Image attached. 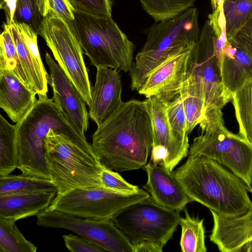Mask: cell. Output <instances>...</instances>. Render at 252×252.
<instances>
[{
    "label": "cell",
    "mask_w": 252,
    "mask_h": 252,
    "mask_svg": "<svg viewBox=\"0 0 252 252\" xmlns=\"http://www.w3.org/2000/svg\"><path fill=\"white\" fill-rule=\"evenodd\" d=\"M228 40L240 46L252 58V15L237 32Z\"/></svg>",
    "instance_id": "74e56055"
},
{
    "label": "cell",
    "mask_w": 252,
    "mask_h": 252,
    "mask_svg": "<svg viewBox=\"0 0 252 252\" xmlns=\"http://www.w3.org/2000/svg\"><path fill=\"white\" fill-rule=\"evenodd\" d=\"M3 27V31L0 36V69H5L13 72L32 89L17 54L9 25L4 23Z\"/></svg>",
    "instance_id": "484cf974"
},
{
    "label": "cell",
    "mask_w": 252,
    "mask_h": 252,
    "mask_svg": "<svg viewBox=\"0 0 252 252\" xmlns=\"http://www.w3.org/2000/svg\"><path fill=\"white\" fill-rule=\"evenodd\" d=\"M227 38H231L252 15V0H223Z\"/></svg>",
    "instance_id": "83f0119b"
},
{
    "label": "cell",
    "mask_w": 252,
    "mask_h": 252,
    "mask_svg": "<svg viewBox=\"0 0 252 252\" xmlns=\"http://www.w3.org/2000/svg\"><path fill=\"white\" fill-rule=\"evenodd\" d=\"M195 46L184 48L162 62L148 75L138 93L146 98L155 96L166 103L172 100L186 80Z\"/></svg>",
    "instance_id": "5bb4252c"
},
{
    "label": "cell",
    "mask_w": 252,
    "mask_h": 252,
    "mask_svg": "<svg viewBox=\"0 0 252 252\" xmlns=\"http://www.w3.org/2000/svg\"><path fill=\"white\" fill-rule=\"evenodd\" d=\"M172 173L192 201L220 216L237 217L252 209L245 183L212 159L189 155Z\"/></svg>",
    "instance_id": "7a4b0ae2"
},
{
    "label": "cell",
    "mask_w": 252,
    "mask_h": 252,
    "mask_svg": "<svg viewBox=\"0 0 252 252\" xmlns=\"http://www.w3.org/2000/svg\"><path fill=\"white\" fill-rule=\"evenodd\" d=\"M186 118L187 133L190 134L194 128L203 120L205 114V103L201 98L181 90L180 94Z\"/></svg>",
    "instance_id": "4dcf8cb0"
},
{
    "label": "cell",
    "mask_w": 252,
    "mask_h": 252,
    "mask_svg": "<svg viewBox=\"0 0 252 252\" xmlns=\"http://www.w3.org/2000/svg\"><path fill=\"white\" fill-rule=\"evenodd\" d=\"M100 180L102 187L115 191L124 193H133L140 189L137 186L129 184L117 172L103 166Z\"/></svg>",
    "instance_id": "e575fe53"
},
{
    "label": "cell",
    "mask_w": 252,
    "mask_h": 252,
    "mask_svg": "<svg viewBox=\"0 0 252 252\" xmlns=\"http://www.w3.org/2000/svg\"><path fill=\"white\" fill-rule=\"evenodd\" d=\"M214 225L210 240L221 252H238L252 241V209L237 217H225L210 211Z\"/></svg>",
    "instance_id": "ac0fdd59"
},
{
    "label": "cell",
    "mask_w": 252,
    "mask_h": 252,
    "mask_svg": "<svg viewBox=\"0 0 252 252\" xmlns=\"http://www.w3.org/2000/svg\"><path fill=\"white\" fill-rule=\"evenodd\" d=\"M54 190L57 189L50 179L22 173L0 176V196Z\"/></svg>",
    "instance_id": "7402d4cb"
},
{
    "label": "cell",
    "mask_w": 252,
    "mask_h": 252,
    "mask_svg": "<svg viewBox=\"0 0 252 252\" xmlns=\"http://www.w3.org/2000/svg\"><path fill=\"white\" fill-rule=\"evenodd\" d=\"M153 145L151 117L145 101L122 105L93 135V149L101 164L117 171L138 169L146 164Z\"/></svg>",
    "instance_id": "6da1fadb"
},
{
    "label": "cell",
    "mask_w": 252,
    "mask_h": 252,
    "mask_svg": "<svg viewBox=\"0 0 252 252\" xmlns=\"http://www.w3.org/2000/svg\"><path fill=\"white\" fill-rule=\"evenodd\" d=\"M44 18L42 0H17L12 21L15 24H25L38 35Z\"/></svg>",
    "instance_id": "f546056e"
},
{
    "label": "cell",
    "mask_w": 252,
    "mask_h": 252,
    "mask_svg": "<svg viewBox=\"0 0 252 252\" xmlns=\"http://www.w3.org/2000/svg\"><path fill=\"white\" fill-rule=\"evenodd\" d=\"M250 192L252 193V184L251 190V191H250Z\"/></svg>",
    "instance_id": "b9f144b4"
},
{
    "label": "cell",
    "mask_w": 252,
    "mask_h": 252,
    "mask_svg": "<svg viewBox=\"0 0 252 252\" xmlns=\"http://www.w3.org/2000/svg\"><path fill=\"white\" fill-rule=\"evenodd\" d=\"M57 190L0 196V217L14 221L37 216L46 210Z\"/></svg>",
    "instance_id": "44dd1931"
},
{
    "label": "cell",
    "mask_w": 252,
    "mask_h": 252,
    "mask_svg": "<svg viewBox=\"0 0 252 252\" xmlns=\"http://www.w3.org/2000/svg\"><path fill=\"white\" fill-rule=\"evenodd\" d=\"M45 143L47 167L57 194L76 189L102 187L103 166L98 159L53 130L48 132Z\"/></svg>",
    "instance_id": "52a82bcc"
},
{
    "label": "cell",
    "mask_w": 252,
    "mask_h": 252,
    "mask_svg": "<svg viewBox=\"0 0 252 252\" xmlns=\"http://www.w3.org/2000/svg\"><path fill=\"white\" fill-rule=\"evenodd\" d=\"M162 249L160 246L148 241L132 246L133 252H161Z\"/></svg>",
    "instance_id": "ab89813d"
},
{
    "label": "cell",
    "mask_w": 252,
    "mask_h": 252,
    "mask_svg": "<svg viewBox=\"0 0 252 252\" xmlns=\"http://www.w3.org/2000/svg\"><path fill=\"white\" fill-rule=\"evenodd\" d=\"M148 110L153 128V145L151 160L155 164L162 162L172 172L189 154L188 138H183L172 129L165 103L155 96L144 100Z\"/></svg>",
    "instance_id": "4fadbf2b"
},
{
    "label": "cell",
    "mask_w": 252,
    "mask_h": 252,
    "mask_svg": "<svg viewBox=\"0 0 252 252\" xmlns=\"http://www.w3.org/2000/svg\"><path fill=\"white\" fill-rule=\"evenodd\" d=\"M74 16L67 24L91 65L130 71L135 45L112 17H95L76 10Z\"/></svg>",
    "instance_id": "5b68a950"
},
{
    "label": "cell",
    "mask_w": 252,
    "mask_h": 252,
    "mask_svg": "<svg viewBox=\"0 0 252 252\" xmlns=\"http://www.w3.org/2000/svg\"><path fill=\"white\" fill-rule=\"evenodd\" d=\"M67 249L72 252H105L104 249L96 244L80 236L72 234L63 236Z\"/></svg>",
    "instance_id": "8d00e7d4"
},
{
    "label": "cell",
    "mask_w": 252,
    "mask_h": 252,
    "mask_svg": "<svg viewBox=\"0 0 252 252\" xmlns=\"http://www.w3.org/2000/svg\"><path fill=\"white\" fill-rule=\"evenodd\" d=\"M45 61L50 71L48 83L53 90V99L69 122L81 134L88 130L89 113L86 103L62 67L46 52Z\"/></svg>",
    "instance_id": "9a60e30c"
},
{
    "label": "cell",
    "mask_w": 252,
    "mask_h": 252,
    "mask_svg": "<svg viewBox=\"0 0 252 252\" xmlns=\"http://www.w3.org/2000/svg\"><path fill=\"white\" fill-rule=\"evenodd\" d=\"M196 8L153 25L146 41L137 53L129 72L132 91H138L148 75L167 58L181 50L195 46L199 37Z\"/></svg>",
    "instance_id": "277c9868"
},
{
    "label": "cell",
    "mask_w": 252,
    "mask_h": 252,
    "mask_svg": "<svg viewBox=\"0 0 252 252\" xmlns=\"http://www.w3.org/2000/svg\"><path fill=\"white\" fill-rule=\"evenodd\" d=\"M202 134L194 138L189 155L212 159L238 176L251 191L252 146L225 126L221 110L206 116L199 124Z\"/></svg>",
    "instance_id": "8992f818"
},
{
    "label": "cell",
    "mask_w": 252,
    "mask_h": 252,
    "mask_svg": "<svg viewBox=\"0 0 252 252\" xmlns=\"http://www.w3.org/2000/svg\"><path fill=\"white\" fill-rule=\"evenodd\" d=\"M223 0H211L213 10H215L219 5L222 4Z\"/></svg>",
    "instance_id": "60d3db41"
},
{
    "label": "cell",
    "mask_w": 252,
    "mask_h": 252,
    "mask_svg": "<svg viewBox=\"0 0 252 252\" xmlns=\"http://www.w3.org/2000/svg\"><path fill=\"white\" fill-rule=\"evenodd\" d=\"M167 114L172 130L183 138H188L186 118L180 94L167 103Z\"/></svg>",
    "instance_id": "d6a6232c"
},
{
    "label": "cell",
    "mask_w": 252,
    "mask_h": 252,
    "mask_svg": "<svg viewBox=\"0 0 252 252\" xmlns=\"http://www.w3.org/2000/svg\"><path fill=\"white\" fill-rule=\"evenodd\" d=\"M239 134L252 146V78L232 94Z\"/></svg>",
    "instance_id": "cb8c5ba5"
},
{
    "label": "cell",
    "mask_w": 252,
    "mask_h": 252,
    "mask_svg": "<svg viewBox=\"0 0 252 252\" xmlns=\"http://www.w3.org/2000/svg\"><path fill=\"white\" fill-rule=\"evenodd\" d=\"M36 94L13 72L0 69V107L17 124L37 100Z\"/></svg>",
    "instance_id": "d6986e66"
},
{
    "label": "cell",
    "mask_w": 252,
    "mask_h": 252,
    "mask_svg": "<svg viewBox=\"0 0 252 252\" xmlns=\"http://www.w3.org/2000/svg\"><path fill=\"white\" fill-rule=\"evenodd\" d=\"M180 212L158 205L150 196L131 204L111 220L133 246L148 241L162 248L179 224Z\"/></svg>",
    "instance_id": "9c48e42d"
},
{
    "label": "cell",
    "mask_w": 252,
    "mask_h": 252,
    "mask_svg": "<svg viewBox=\"0 0 252 252\" xmlns=\"http://www.w3.org/2000/svg\"><path fill=\"white\" fill-rule=\"evenodd\" d=\"M17 0H1L0 8L3 9L6 16V24L10 25L13 21V18L16 6Z\"/></svg>",
    "instance_id": "f35d334b"
},
{
    "label": "cell",
    "mask_w": 252,
    "mask_h": 252,
    "mask_svg": "<svg viewBox=\"0 0 252 252\" xmlns=\"http://www.w3.org/2000/svg\"><path fill=\"white\" fill-rule=\"evenodd\" d=\"M185 217L180 218V247L183 252H206L205 230L203 219L191 217L187 210Z\"/></svg>",
    "instance_id": "d4e9b609"
},
{
    "label": "cell",
    "mask_w": 252,
    "mask_h": 252,
    "mask_svg": "<svg viewBox=\"0 0 252 252\" xmlns=\"http://www.w3.org/2000/svg\"><path fill=\"white\" fill-rule=\"evenodd\" d=\"M42 10L44 17L52 11L67 23L74 18L75 9L68 0H42Z\"/></svg>",
    "instance_id": "d590c367"
},
{
    "label": "cell",
    "mask_w": 252,
    "mask_h": 252,
    "mask_svg": "<svg viewBox=\"0 0 252 252\" xmlns=\"http://www.w3.org/2000/svg\"><path fill=\"white\" fill-rule=\"evenodd\" d=\"M36 216L38 226L71 231L106 252H133L132 246L111 220L81 218L47 209Z\"/></svg>",
    "instance_id": "7c38bea8"
},
{
    "label": "cell",
    "mask_w": 252,
    "mask_h": 252,
    "mask_svg": "<svg viewBox=\"0 0 252 252\" xmlns=\"http://www.w3.org/2000/svg\"><path fill=\"white\" fill-rule=\"evenodd\" d=\"M122 91L119 70L108 67H96L88 113L97 126L105 122L123 103Z\"/></svg>",
    "instance_id": "2e32d148"
},
{
    "label": "cell",
    "mask_w": 252,
    "mask_h": 252,
    "mask_svg": "<svg viewBox=\"0 0 252 252\" xmlns=\"http://www.w3.org/2000/svg\"><path fill=\"white\" fill-rule=\"evenodd\" d=\"M196 0H139L145 11L157 22L173 19L191 8Z\"/></svg>",
    "instance_id": "4316f807"
},
{
    "label": "cell",
    "mask_w": 252,
    "mask_h": 252,
    "mask_svg": "<svg viewBox=\"0 0 252 252\" xmlns=\"http://www.w3.org/2000/svg\"><path fill=\"white\" fill-rule=\"evenodd\" d=\"M18 165L17 125L0 115V176L9 174Z\"/></svg>",
    "instance_id": "603a6c76"
},
{
    "label": "cell",
    "mask_w": 252,
    "mask_h": 252,
    "mask_svg": "<svg viewBox=\"0 0 252 252\" xmlns=\"http://www.w3.org/2000/svg\"><path fill=\"white\" fill-rule=\"evenodd\" d=\"M208 18L214 33L215 55L220 62L223 49L227 42L222 4L218 6L213 10V12L208 15Z\"/></svg>",
    "instance_id": "1f68e13d"
},
{
    "label": "cell",
    "mask_w": 252,
    "mask_h": 252,
    "mask_svg": "<svg viewBox=\"0 0 252 252\" xmlns=\"http://www.w3.org/2000/svg\"></svg>",
    "instance_id": "7bdbcfd3"
},
{
    "label": "cell",
    "mask_w": 252,
    "mask_h": 252,
    "mask_svg": "<svg viewBox=\"0 0 252 252\" xmlns=\"http://www.w3.org/2000/svg\"><path fill=\"white\" fill-rule=\"evenodd\" d=\"M223 85L232 94L252 78V58L240 46L228 40L220 62Z\"/></svg>",
    "instance_id": "ffe728a7"
},
{
    "label": "cell",
    "mask_w": 252,
    "mask_h": 252,
    "mask_svg": "<svg viewBox=\"0 0 252 252\" xmlns=\"http://www.w3.org/2000/svg\"><path fill=\"white\" fill-rule=\"evenodd\" d=\"M38 98L17 125V168L22 174L51 180L47 167L45 139L51 130L65 136L93 158H97L85 136L69 122L53 98Z\"/></svg>",
    "instance_id": "3957f363"
},
{
    "label": "cell",
    "mask_w": 252,
    "mask_h": 252,
    "mask_svg": "<svg viewBox=\"0 0 252 252\" xmlns=\"http://www.w3.org/2000/svg\"><path fill=\"white\" fill-rule=\"evenodd\" d=\"M182 89L203 100L205 114L215 109H222L232 100V95L221 80L220 62L215 53L214 33L209 20L205 23L192 51L188 76Z\"/></svg>",
    "instance_id": "ba28073f"
},
{
    "label": "cell",
    "mask_w": 252,
    "mask_h": 252,
    "mask_svg": "<svg viewBox=\"0 0 252 252\" xmlns=\"http://www.w3.org/2000/svg\"><path fill=\"white\" fill-rule=\"evenodd\" d=\"M150 195L143 189L124 193L103 187L79 188L57 194L49 210L94 220H111L125 208Z\"/></svg>",
    "instance_id": "8fae6325"
},
{
    "label": "cell",
    "mask_w": 252,
    "mask_h": 252,
    "mask_svg": "<svg viewBox=\"0 0 252 252\" xmlns=\"http://www.w3.org/2000/svg\"><path fill=\"white\" fill-rule=\"evenodd\" d=\"M144 169L148 180L143 186L158 205L171 210L180 212L192 201L172 173L162 162L155 164L151 161Z\"/></svg>",
    "instance_id": "e0dca14e"
},
{
    "label": "cell",
    "mask_w": 252,
    "mask_h": 252,
    "mask_svg": "<svg viewBox=\"0 0 252 252\" xmlns=\"http://www.w3.org/2000/svg\"><path fill=\"white\" fill-rule=\"evenodd\" d=\"M15 222L0 217V252H36L37 247L25 238Z\"/></svg>",
    "instance_id": "f1b7e54d"
},
{
    "label": "cell",
    "mask_w": 252,
    "mask_h": 252,
    "mask_svg": "<svg viewBox=\"0 0 252 252\" xmlns=\"http://www.w3.org/2000/svg\"><path fill=\"white\" fill-rule=\"evenodd\" d=\"M74 9L81 12L102 18L111 17L110 0H68Z\"/></svg>",
    "instance_id": "836d02e7"
},
{
    "label": "cell",
    "mask_w": 252,
    "mask_h": 252,
    "mask_svg": "<svg viewBox=\"0 0 252 252\" xmlns=\"http://www.w3.org/2000/svg\"><path fill=\"white\" fill-rule=\"evenodd\" d=\"M38 34L44 39L58 64L89 105L92 99V87L83 58L84 52L68 24L49 11Z\"/></svg>",
    "instance_id": "30bf717a"
}]
</instances>
